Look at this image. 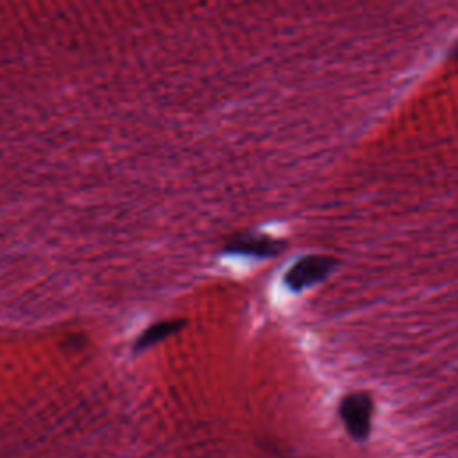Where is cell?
Wrapping results in <instances>:
<instances>
[{"instance_id":"cell-4","label":"cell","mask_w":458,"mask_h":458,"mask_svg":"<svg viewBox=\"0 0 458 458\" xmlns=\"http://www.w3.org/2000/svg\"><path fill=\"white\" fill-rule=\"evenodd\" d=\"M185 326H187V319H167V321H160L156 324H152L136 337V340L133 344V351L140 353L152 346H156V344L164 342L165 339L179 333Z\"/></svg>"},{"instance_id":"cell-2","label":"cell","mask_w":458,"mask_h":458,"mask_svg":"<svg viewBox=\"0 0 458 458\" xmlns=\"http://www.w3.org/2000/svg\"><path fill=\"white\" fill-rule=\"evenodd\" d=\"M339 262L326 255H309L297 260L285 274V285L292 292H302L321 281H324L335 269Z\"/></svg>"},{"instance_id":"cell-3","label":"cell","mask_w":458,"mask_h":458,"mask_svg":"<svg viewBox=\"0 0 458 458\" xmlns=\"http://www.w3.org/2000/svg\"><path fill=\"white\" fill-rule=\"evenodd\" d=\"M286 244L283 240L272 239L263 233H237L229 237L224 246L225 253L242 255L251 258H274L285 251Z\"/></svg>"},{"instance_id":"cell-1","label":"cell","mask_w":458,"mask_h":458,"mask_svg":"<svg viewBox=\"0 0 458 458\" xmlns=\"http://www.w3.org/2000/svg\"><path fill=\"white\" fill-rule=\"evenodd\" d=\"M339 416L347 435L355 440H367L372 430L374 401L369 393H351L342 398Z\"/></svg>"}]
</instances>
